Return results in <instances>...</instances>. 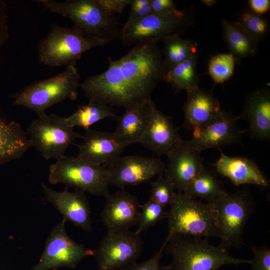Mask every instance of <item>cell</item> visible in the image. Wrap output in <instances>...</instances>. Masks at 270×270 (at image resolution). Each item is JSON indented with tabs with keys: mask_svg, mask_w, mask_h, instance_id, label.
Returning <instances> with one entry per match:
<instances>
[{
	"mask_svg": "<svg viewBox=\"0 0 270 270\" xmlns=\"http://www.w3.org/2000/svg\"><path fill=\"white\" fill-rule=\"evenodd\" d=\"M200 152L191 148L186 140L168 156L164 176L177 192H184L203 166Z\"/></svg>",
	"mask_w": 270,
	"mask_h": 270,
	"instance_id": "obj_17",
	"label": "cell"
},
{
	"mask_svg": "<svg viewBox=\"0 0 270 270\" xmlns=\"http://www.w3.org/2000/svg\"><path fill=\"white\" fill-rule=\"evenodd\" d=\"M42 188L45 199L63 215V218L86 232L91 231L90 210L84 192L78 190L70 192L67 188L57 192L44 183Z\"/></svg>",
	"mask_w": 270,
	"mask_h": 270,
	"instance_id": "obj_19",
	"label": "cell"
},
{
	"mask_svg": "<svg viewBox=\"0 0 270 270\" xmlns=\"http://www.w3.org/2000/svg\"><path fill=\"white\" fill-rule=\"evenodd\" d=\"M164 64L166 72L192 56L197 54L196 43L190 40L184 39L180 35L169 36L163 41Z\"/></svg>",
	"mask_w": 270,
	"mask_h": 270,
	"instance_id": "obj_28",
	"label": "cell"
},
{
	"mask_svg": "<svg viewBox=\"0 0 270 270\" xmlns=\"http://www.w3.org/2000/svg\"><path fill=\"white\" fill-rule=\"evenodd\" d=\"M201 2L205 6L208 7L212 6L216 2V0H202Z\"/></svg>",
	"mask_w": 270,
	"mask_h": 270,
	"instance_id": "obj_41",
	"label": "cell"
},
{
	"mask_svg": "<svg viewBox=\"0 0 270 270\" xmlns=\"http://www.w3.org/2000/svg\"><path fill=\"white\" fill-rule=\"evenodd\" d=\"M140 234L129 230L107 232L94 255L98 270H124L136 262L142 250Z\"/></svg>",
	"mask_w": 270,
	"mask_h": 270,
	"instance_id": "obj_11",
	"label": "cell"
},
{
	"mask_svg": "<svg viewBox=\"0 0 270 270\" xmlns=\"http://www.w3.org/2000/svg\"><path fill=\"white\" fill-rule=\"evenodd\" d=\"M225 42L235 58H246L254 55L258 49V40L238 22L222 21Z\"/></svg>",
	"mask_w": 270,
	"mask_h": 270,
	"instance_id": "obj_25",
	"label": "cell"
},
{
	"mask_svg": "<svg viewBox=\"0 0 270 270\" xmlns=\"http://www.w3.org/2000/svg\"><path fill=\"white\" fill-rule=\"evenodd\" d=\"M198 54L168 70L164 80L170 84L176 90L186 92L198 86L197 74Z\"/></svg>",
	"mask_w": 270,
	"mask_h": 270,
	"instance_id": "obj_29",
	"label": "cell"
},
{
	"mask_svg": "<svg viewBox=\"0 0 270 270\" xmlns=\"http://www.w3.org/2000/svg\"><path fill=\"white\" fill-rule=\"evenodd\" d=\"M238 22L258 41L268 32L269 26L267 20L262 16L252 12H244Z\"/></svg>",
	"mask_w": 270,
	"mask_h": 270,
	"instance_id": "obj_33",
	"label": "cell"
},
{
	"mask_svg": "<svg viewBox=\"0 0 270 270\" xmlns=\"http://www.w3.org/2000/svg\"><path fill=\"white\" fill-rule=\"evenodd\" d=\"M249 124V131L253 138L260 140L270 137V93L268 89L256 90L249 94L244 109L238 116Z\"/></svg>",
	"mask_w": 270,
	"mask_h": 270,
	"instance_id": "obj_22",
	"label": "cell"
},
{
	"mask_svg": "<svg viewBox=\"0 0 270 270\" xmlns=\"http://www.w3.org/2000/svg\"><path fill=\"white\" fill-rule=\"evenodd\" d=\"M214 203L216 210L220 245L227 249L240 248L244 244V228L254 208L252 198L247 192L238 190L228 192Z\"/></svg>",
	"mask_w": 270,
	"mask_h": 270,
	"instance_id": "obj_10",
	"label": "cell"
},
{
	"mask_svg": "<svg viewBox=\"0 0 270 270\" xmlns=\"http://www.w3.org/2000/svg\"><path fill=\"white\" fill-rule=\"evenodd\" d=\"M138 228L135 232L140 234L150 227L166 218V207L162 206L150 198L143 204H140Z\"/></svg>",
	"mask_w": 270,
	"mask_h": 270,
	"instance_id": "obj_31",
	"label": "cell"
},
{
	"mask_svg": "<svg viewBox=\"0 0 270 270\" xmlns=\"http://www.w3.org/2000/svg\"><path fill=\"white\" fill-rule=\"evenodd\" d=\"M248 4L252 12L260 16L266 13L270 8V0H250Z\"/></svg>",
	"mask_w": 270,
	"mask_h": 270,
	"instance_id": "obj_40",
	"label": "cell"
},
{
	"mask_svg": "<svg viewBox=\"0 0 270 270\" xmlns=\"http://www.w3.org/2000/svg\"><path fill=\"white\" fill-rule=\"evenodd\" d=\"M183 193L214 202L228 192L216 176L204 166Z\"/></svg>",
	"mask_w": 270,
	"mask_h": 270,
	"instance_id": "obj_26",
	"label": "cell"
},
{
	"mask_svg": "<svg viewBox=\"0 0 270 270\" xmlns=\"http://www.w3.org/2000/svg\"><path fill=\"white\" fill-rule=\"evenodd\" d=\"M166 164L160 159L140 156H120L106 168L110 185L122 188L149 181L163 174Z\"/></svg>",
	"mask_w": 270,
	"mask_h": 270,
	"instance_id": "obj_13",
	"label": "cell"
},
{
	"mask_svg": "<svg viewBox=\"0 0 270 270\" xmlns=\"http://www.w3.org/2000/svg\"><path fill=\"white\" fill-rule=\"evenodd\" d=\"M108 118H117L108 105L89 100L86 104L80 106L66 119L71 127H80L86 130L94 124Z\"/></svg>",
	"mask_w": 270,
	"mask_h": 270,
	"instance_id": "obj_27",
	"label": "cell"
},
{
	"mask_svg": "<svg viewBox=\"0 0 270 270\" xmlns=\"http://www.w3.org/2000/svg\"><path fill=\"white\" fill-rule=\"evenodd\" d=\"M216 172L229 179L236 186L252 184L262 188L269 186V181L256 164L243 156H230L222 152L214 164Z\"/></svg>",
	"mask_w": 270,
	"mask_h": 270,
	"instance_id": "obj_20",
	"label": "cell"
},
{
	"mask_svg": "<svg viewBox=\"0 0 270 270\" xmlns=\"http://www.w3.org/2000/svg\"><path fill=\"white\" fill-rule=\"evenodd\" d=\"M238 116L222 110L213 120L193 129L192 137L186 140L192 148L201 152L208 148H220L238 142L244 131L236 125Z\"/></svg>",
	"mask_w": 270,
	"mask_h": 270,
	"instance_id": "obj_14",
	"label": "cell"
},
{
	"mask_svg": "<svg viewBox=\"0 0 270 270\" xmlns=\"http://www.w3.org/2000/svg\"><path fill=\"white\" fill-rule=\"evenodd\" d=\"M166 240L164 250L172 261L162 270H218L225 265L250 263V260L234 257L220 244H210L206 238L176 235Z\"/></svg>",
	"mask_w": 270,
	"mask_h": 270,
	"instance_id": "obj_2",
	"label": "cell"
},
{
	"mask_svg": "<svg viewBox=\"0 0 270 270\" xmlns=\"http://www.w3.org/2000/svg\"><path fill=\"white\" fill-rule=\"evenodd\" d=\"M188 10L168 16L150 14L130 23H125L118 36L124 46L140 43H156L174 35H180L192 22Z\"/></svg>",
	"mask_w": 270,
	"mask_h": 270,
	"instance_id": "obj_8",
	"label": "cell"
},
{
	"mask_svg": "<svg viewBox=\"0 0 270 270\" xmlns=\"http://www.w3.org/2000/svg\"><path fill=\"white\" fill-rule=\"evenodd\" d=\"M167 211L166 238L181 235L219 238L217 214L214 202H204L184 193L176 192Z\"/></svg>",
	"mask_w": 270,
	"mask_h": 270,
	"instance_id": "obj_4",
	"label": "cell"
},
{
	"mask_svg": "<svg viewBox=\"0 0 270 270\" xmlns=\"http://www.w3.org/2000/svg\"><path fill=\"white\" fill-rule=\"evenodd\" d=\"M50 12L70 19L84 35L104 42L118 38V18L107 14L96 0H38Z\"/></svg>",
	"mask_w": 270,
	"mask_h": 270,
	"instance_id": "obj_3",
	"label": "cell"
},
{
	"mask_svg": "<svg viewBox=\"0 0 270 270\" xmlns=\"http://www.w3.org/2000/svg\"><path fill=\"white\" fill-rule=\"evenodd\" d=\"M32 147L25 131L15 122L0 117V164L19 158Z\"/></svg>",
	"mask_w": 270,
	"mask_h": 270,
	"instance_id": "obj_24",
	"label": "cell"
},
{
	"mask_svg": "<svg viewBox=\"0 0 270 270\" xmlns=\"http://www.w3.org/2000/svg\"><path fill=\"white\" fill-rule=\"evenodd\" d=\"M66 222L63 218L52 228L38 262L29 270L75 268L84 258L94 255V250L70 238L65 228Z\"/></svg>",
	"mask_w": 270,
	"mask_h": 270,
	"instance_id": "obj_12",
	"label": "cell"
},
{
	"mask_svg": "<svg viewBox=\"0 0 270 270\" xmlns=\"http://www.w3.org/2000/svg\"><path fill=\"white\" fill-rule=\"evenodd\" d=\"M105 44L101 40L85 36L74 26L54 24L38 44V60L50 67L76 66L84 52Z\"/></svg>",
	"mask_w": 270,
	"mask_h": 270,
	"instance_id": "obj_6",
	"label": "cell"
},
{
	"mask_svg": "<svg viewBox=\"0 0 270 270\" xmlns=\"http://www.w3.org/2000/svg\"><path fill=\"white\" fill-rule=\"evenodd\" d=\"M187 92L184 106V126L194 129L208 124L222 110L218 100L210 92L196 87Z\"/></svg>",
	"mask_w": 270,
	"mask_h": 270,
	"instance_id": "obj_21",
	"label": "cell"
},
{
	"mask_svg": "<svg viewBox=\"0 0 270 270\" xmlns=\"http://www.w3.org/2000/svg\"><path fill=\"white\" fill-rule=\"evenodd\" d=\"M236 58L230 53L219 54L213 56L208 65V74L216 84H222L234 74Z\"/></svg>",
	"mask_w": 270,
	"mask_h": 270,
	"instance_id": "obj_30",
	"label": "cell"
},
{
	"mask_svg": "<svg viewBox=\"0 0 270 270\" xmlns=\"http://www.w3.org/2000/svg\"><path fill=\"white\" fill-rule=\"evenodd\" d=\"M104 72L80 83L86 96L124 109L151 98L166 74L162 52L156 43L134 45L119 59L108 57Z\"/></svg>",
	"mask_w": 270,
	"mask_h": 270,
	"instance_id": "obj_1",
	"label": "cell"
},
{
	"mask_svg": "<svg viewBox=\"0 0 270 270\" xmlns=\"http://www.w3.org/2000/svg\"><path fill=\"white\" fill-rule=\"evenodd\" d=\"M80 75L76 66H69L60 73L26 87L14 96V104L46 114L53 105L66 100L77 98Z\"/></svg>",
	"mask_w": 270,
	"mask_h": 270,
	"instance_id": "obj_5",
	"label": "cell"
},
{
	"mask_svg": "<svg viewBox=\"0 0 270 270\" xmlns=\"http://www.w3.org/2000/svg\"><path fill=\"white\" fill-rule=\"evenodd\" d=\"M153 102L150 98L126 108L118 118V124L114 134L127 146L140 142Z\"/></svg>",
	"mask_w": 270,
	"mask_h": 270,
	"instance_id": "obj_23",
	"label": "cell"
},
{
	"mask_svg": "<svg viewBox=\"0 0 270 270\" xmlns=\"http://www.w3.org/2000/svg\"><path fill=\"white\" fill-rule=\"evenodd\" d=\"M82 141L78 146V156L92 164L104 167L118 158L128 146L114 132L89 128L86 130Z\"/></svg>",
	"mask_w": 270,
	"mask_h": 270,
	"instance_id": "obj_16",
	"label": "cell"
},
{
	"mask_svg": "<svg viewBox=\"0 0 270 270\" xmlns=\"http://www.w3.org/2000/svg\"><path fill=\"white\" fill-rule=\"evenodd\" d=\"M26 132L32 146L46 160L64 156L68 147L82 136L68 124L66 118L46 113L34 120Z\"/></svg>",
	"mask_w": 270,
	"mask_h": 270,
	"instance_id": "obj_9",
	"label": "cell"
},
{
	"mask_svg": "<svg viewBox=\"0 0 270 270\" xmlns=\"http://www.w3.org/2000/svg\"><path fill=\"white\" fill-rule=\"evenodd\" d=\"M106 198L100 218L108 232L129 230L138 224L140 204L134 196L122 190Z\"/></svg>",
	"mask_w": 270,
	"mask_h": 270,
	"instance_id": "obj_18",
	"label": "cell"
},
{
	"mask_svg": "<svg viewBox=\"0 0 270 270\" xmlns=\"http://www.w3.org/2000/svg\"><path fill=\"white\" fill-rule=\"evenodd\" d=\"M152 14L158 16H168L178 12L172 0H150Z\"/></svg>",
	"mask_w": 270,
	"mask_h": 270,
	"instance_id": "obj_37",
	"label": "cell"
},
{
	"mask_svg": "<svg viewBox=\"0 0 270 270\" xmlns=\"http://www.w3.org/2000/svg\"><path fill=\"white\" fill-rule=\"evenodd\" d=\"M9 36L8 8L4 1L0 0V48L6 42Z\"/></svg>",
	"mask_w": 270,
	"mask_h": 270,
	"instance_id": "obj_39",
	"label": "cell"
},
{
	"mask_svg": "<svg viewBox=\"0 0 270 270\" xmlns=\"http://www.w3.org/2000/svg\"><path fill=\"white\" fill-rule=\"evenodd\" d=\"M183 140L172 118L160 110L153 102L139 143L155 153L168 156Z\"/></svg>",
	"mask_w": 270,
	"mask_h": 270,
	"instance_id": "obj_15",
	"label": "cell"
},
{
	"mask_svg": "<svg viewBox=\"0 0 270 270\" xmlns=\"http://www.w3.org/2000/svg\"><path fill=\"white\" fill-rule=\"evenodd\" d=\"M254 256L250 260L252 270H270V249L266 246H250Z\"/></svg>",
	"mask_w": 270,
	"mask_h": 270,
	"instance_id": "obj_34",
	"label": "cell"
},
{
	"mask_svg": "<svg viewBox=\"0 0 270 270\" xmlns=\"http://www.w3.org/2000/svg\"><path fill=\"white\" fill-rule=\"evenodd\" d=\"M166 242L165 240L158 252L149 259L140 263L135 262L124 270H162L160 264Z\"/></svg>",
	"mask_w": 270,
	"mask_h": 270,
	"instance_id": "obj_35",
	"label": "cell"
},
{
	"mask_svg": "<svg viewBox=\"0 0 270 270\" xmlns=\"http://www.w3.org/2000/svg\"><path fill=\"white\" fill-rule=\"evenodd\" d=\"M130 12L126 23H130L152 14L150 0H130Z\"/></svg>",
	"mask_w": 270,
	"mask_h": 270,
	"instance_id": "obj_36",
	"label": "cell"
},
{
	"mask_svg": "<svg viewBox=\"0 0 270 270\" xmlns=\"http://www.w3.org/2000/svg\"><path fill=\"white\" fill-rule=\"evenodd\" d=\"M96 2L107 14L114 16L122 13L129 6L130 0H96Z\"/></svg>",
	"mask_w": 270,
	"mask_h": 270,
	"instance_id": "obj_38",
	"label": "cell"
},
{
	"mask_svg": "<svg viewBox=\"0 0 270 270\" xmlns=\"http://www.w3.org/2000/svg\"><path fill=\"white\" fill-rule=\"evenodd\" d=\"M150 198L166 207L172 203L176 192L171 182L162 174L150 182Z\"/></svg>",
	"mask_w": 270,
	"mask_h": 270,
	"instance_id": "obj_32",
	"label": "cell"
},
{
	"mask_svg": "<svg viewBox=\"0 0 270 270\" xmlns=\"http://www.w3.org/2000/svg\"><path fill=\"white\" fill-rule=\"evenodd\" d=\"M48 181L62 183L82 192L104 196L109 194L107 168L80 157L66 155L56 160L49 168Z\"/></svg>",
	"mask_w": 270,
	"mask_h": 270,
	"instance_id": "obj_7",
	"label": "cell"
}]
</instances>
